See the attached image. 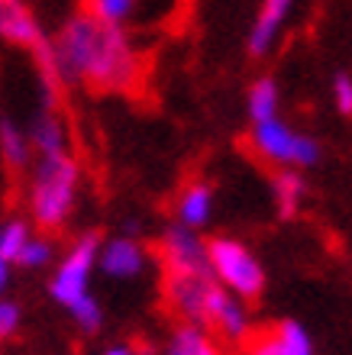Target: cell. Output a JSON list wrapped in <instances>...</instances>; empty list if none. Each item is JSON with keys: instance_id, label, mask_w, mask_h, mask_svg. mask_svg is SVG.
<instances>
[{"instance_id": "obj_1", "label": "cell", "mask_w": 352, "mask_h": 355, "mask_svg": "<svg viewBox=\"0 0 352 355\" xmlns=\"http://www.w3.org/2000/svg\"><path fill=\"white\" fill-rule=\"evenodd\" d=\"M49 52L62 85H81L97 94H126L142 78V55L130 33L87 17L84 10L72 13L56 29Z\"/></svg>"}, {"instance_id": "obj_2", "label": "cell", "mask_w": 352, "mask_h": 355, "mask_svg": "<svg viewBox=\"0 0 352 355\" xmlns=\"http://www.w3.org/2000/svg\"><path fill=\"white\" fill-rule=\"evenodd\" d=\"M81 191V165L72 152L39 155L26 187L29 220L39 230H62L72 220Z\"/></svg>"}, {"instance_id": "obj_3", "label": "cell", "mask_w": 352, "mask_h": 355, "mask_svg": "<svg viewBox=\"0 0 352 355\" xmlns=\"http://www.w3.org/2000/svg\"><path fill=\"white\" fill-rule=\"evenodd\" d=\"M207 262L217 284L242 297L246 304L265 294V265L249 245L236 236H210L207 239Z\"/></svg>"}, {"instance_id": "obj_4", "label": "cell", "mask_w": 352, "mask_h": 355, "mask_svg": "<svg viewBox=\"0 0 352 355\" xmlns=\"http://www.w3.org/2000/svg\"><path fill=\"white\" fill-rule=\"evenodd\" d=\"M249 142L255 155L265 159L269 165L275 168H294V171H304V168H314L320 165L324 159V149L314 136L294 130L287 120L275 116V120H265V123H255L249 132Z\"/></svg>"}, {"instance_id": "obj_5", "label": "cell", "mask_w": 352, "mask_h": 355, "mask_svg": "<svg viewBox=\"0 0 352 355\" xmlns=\"http://www.w3.org/2000/svg\"><path fill=\"white\" fill-rule=\"evenodd\" d=\"M97 252H101V233L87 230L58 259L56 271L49 278V294H52L58 307H72L78 297L91 294V278L97 271Z\"/></svg>"}, {"instance_id": "obj_6", "label": "cell", "mask_w": 352, "mask_h": 355, "mask_svg": "<svg viewBox=\"0 0 352 355\" xmlns=\"http://www.w3.org/2000/svg\"><path fill=\"white\" fill-rule=\"evenodd\" d=\"M197 323L210 329L220 343H246L252 333V310L242 297H236L223 284L210 281Z\"/></svg>"}, {"instance_id": "obj_7", "label": "cell", "mask_w": 352, "mask_h": 355, "mask_svg": "<svg viewBox=\"0 0 352 355\" xmlns=\"http://www.w3.org/2000/svg\"><path fill=\"white\" fill-rule=\"evenodd\" d=\"M158 255H162L165 275H210L207 239L197 230H187L181 223H171L162 230V236H158Z\"/></svg>"}, {"instance_id": "obj_8", "label": "cell", "mask_w": 352, "mask_h": 355, "mask_svg": "<svg viewBox=\"0 0 352 355\" xmlns=\"http://www.w3.org/2000/svg\"><path fill=\"white\" fill-rule=\"evenodd\" d=\"M149 249L140 243V236H110L101 239V252H97V271H103L110 281H136L149 268Z\"/></svg>"}, {"instance_id": "obj_9", "label": "cell", "mask_w": 352, "mask_h": 355, "mask_svg": "<svg viewBox=\"0 0 352 355\" xmlns=\"http://www.w3.org/2000/svg\"><path fill=\"white\" fill-rule=\"evenodd\" d=\"M0 39L13 49H23V52H36L42 42H46V33H42V23H39L36 10L23 3V0H3L0 3Z\"/></svg>"}, {"instance_id": "obj_10", "label": "cell", "mask_w": 352, "mask_h": 355, "mask_svg": "<svg viewBox=\"0 0 352 355\" xmlns=\"http://www.w3.org/2000/svg\"><path fill=\"white\" fill-rule=\"evenodd\" d=\"M242 355H317L314 339L307 333L304 323L297 320H281L271 329L252 336L246 343V352Z\"/></svg>"}, {"instance_id": "obj_11", "label": "cell", "mask_w": 352, "mask_h": 355, "mask_svg": "<svg viewBox=\"0 0 352 355\" xmlns=\"http://www.w3.org/2000/svg\"><path fill=\"white\" fill-rule=\"evenodd\" d=\"M291 10H294V0H262L249 26V36H246V49H249L252 58L269 55L275 49V42L281 39V33L287 26V19H291Z\"/></svg>"}, {"instance_id": "obj_12", "label": "cell", "mask_w": 352, "mask_h": 355, "mask_svg": "<svg viewBox=\"0 0 352 355\" xmlns=\"http://www.w3.org/2000/svg\"><path fill=\"white\" fill-rule=\"evenodd\" d=\"M26 132H29V146L36 152V159L39 155L68 152V146H72V132H68L65 116L58 113V107H49V103H42V107L33 113Z\"/></svg>"}, {"instance_id": "obj_13", "label": "cell", "mask_w": 352, "mask_h": 355, "mask_svg": "<svg viewBox=\"0 0 352 355\" xmlns=\"http://www.w3.org/2000/svg\"><path fill=\"white\" fill-rule=\"evenodd\" d=\"M213 207H217V194L207 181H191V184L181 187V194L175 197V223L187 226V230H204L213 216Z\"/></svg>"}, {"instance_id": "obj_14", "label": "cell", "mask_w": 352, "mask_h": 355, "mask_svg": "<svg viewBox=\"0 0 352 355\" xmlns=\"http://www.w3.org/2000/svg\"><path fill=\"white\" fill-rule=\"evenodd\" d=\"M162 355H226L223 343L201 323H175L165 336Z\"/></svg>"}, {"instance_id": "obj_15", "label": "cell", "mask_w": 352, "mask_h": 355, "mask_svg": "<svg viewBox=\"0 0 352 355\" xmlns=\"http://www.w3.org/2000/svg\"><path fill=\"white\" fill-rule=\"evenodd\" d=\"M33 146H29L26 126H19L10 116H0V162L10 171H26L33 165Z\"/></svg>"}, {"instance_id": "obj_16", "label": "cell", "mask_w": 352, "mask_h": 355, "mask_svg": "<svg viewBox=\"0 0 352 355\" xmlns=\"http://www.w3.org/2000/svg\"><path fill=\"white\" fill-rule=\"evenodd\" d=\"M281 87L278 81L271 75H262L255 78L246 91V113H249V123H265V120H275L281 116Z\"/></svg>"}, {"instance_id": "obj_17", "label": "cell", "mask_w": 352, "mask_h": 355, "mask_svg": "<svg viewBox=\"0 0 352 355\" xmlns=\"http://www.w3.org/2000/svg\"><path fill=\"white\" fill-rule=\"evenodd\" d=\"M271 197H275V207H278L281 220H291V216L301 210L307 197V181L301 171L294 168H278L271 178Z\"/></svg>"}, {"instance_id": "obj_18", "label": "cell", "mask_w": 352, "mask_h": 355, "mask_svg": "<svg viewBox=\"0 0 352 355\" xmlns=\"http://www.w3.org/2000/svg\"><path fill=\"white\" fill-rule=\"evenodd\" d=\"M81 10L87 17L110 23V26H130L133 19L140 17L142 0H81Z\"/></svg>"}, {"instance_id": "obj_19", "label": "cell", "mask_w": 352, "mask_h": 355, "mask_svg": "<svg viewBox=\"0 0 352 355\" xmlns=\"http://www.w3.org/2000/svg\"><path fill=\"white\" fill-rule=\"evenodd\" d=\"M29 236H33L29 220H19V216L3 220V223H0V259L10 265H17V259H19V252H23V245H26Z\"/></svg>"}, {"instance_id": "obj_20", "label": "cell", "mask_w": 352, "mask_h": 355, "mask_svg": "<svg viewBox=\"0 0 352 355\" xmlns=\"http://www.w3.org/2000/svg\"><path fill=\"white\" fill-rule=\"evenodd\" d=\"M68 310V317H72V323L81 333H87V336H94V333H101L103 327V307H101V300L94 297V294H84V297H78Z\"/></svg>"}, {"instance_id": "obj_21", "label": "cell", "mask_w": 352, "mask_h": 355, "mask_svg": "<svg viewBox=\"0 0 352 355\" xmlns=\"http://www.w3.org/2000/svg\"><path fill=\"white\" fill-rule=\"evenodd\" d=\"M56 262V245H52V239L42 233H33L26 239V245H23V252H19L17 265L26 271H39V268H49V265Z\"/></svg>"}, {"instance_id": "obj_22", "label": "cell", "mask_w": 352, "mask_h": 355, "mask_svg": "<svg viewBox=\"0 0 352 355\" xmlns=\"http://www.w3.org/2000/svg\"><path fill=\"white\" fill-rule=\"evenodd\" d=\"M19 323H23V307H19L17 300L0 297V343L10 336H17Z\"/></svg>"}, {"instance_id": "obj_23", "label": "cell", "mask_w": 352, "mask_h": 355, "mask_svg": "<svg viewBox=\"0 0 352 355\" xmlns=\"http://www.w3.org/2000/svg\"><path fill=\"white\" fill-rule=\"evenodd\" d=\"M330 94H333V107H336V110L343 113V116H352V75H349V71H336Z\"/></svg>"}, {"instance_id": "obj_24", "label": "cell", "mask_w": 352, "mask_h": 355, "mask_svg": "<svg viewBox=\"0 0 352 355\" xmlns=\"http://www.w3.org/2000/svg\"><path fill=\"white\" fill-rule=\"evenodd\" d=\"M10 268H13V265L0 259V297H3V294H7V288H10Z\"/></svg>"}, {"instance_id": "obj_25", "label": "cell", "mask_w": 352, "mask_h": 355, "mask_svg": "<svg viewBox=\"0 0 352 355\" xmlns=\"http://www.w3.org/2000/svg\"><path fill=\"white\" fill-rule=\"evenodd\" d=\"M101 355H133V346H126V343H113V346H107Z\"/></svg>"}, {"instance_id": "obj_26", "label": "cell", "mask_w": 352, "mask_h": 355, "mask_svg": "<svg viewBox=\"0 0 352 355\" xmlns=\"http://www.w3.org/2000/svg\"><path fill=\"white\" fill-rule=\"evenodd\" d=\"M133 355H158V349H152V346H133Z\"/></svg>"}, {"instance_id": "obj_27", "label": "cell", "mask_w": 352, "mask_h": 355, "mask_svg": "<svg viewBox=\"0 0 352 355\" xmlns=\"http://www.w3.org/2000/svg\"><path fill=\"white\" fill-rule=\"evenodd\" d=\"M0 3H3V0H0Z\"/></svg>"}]
</instances>
